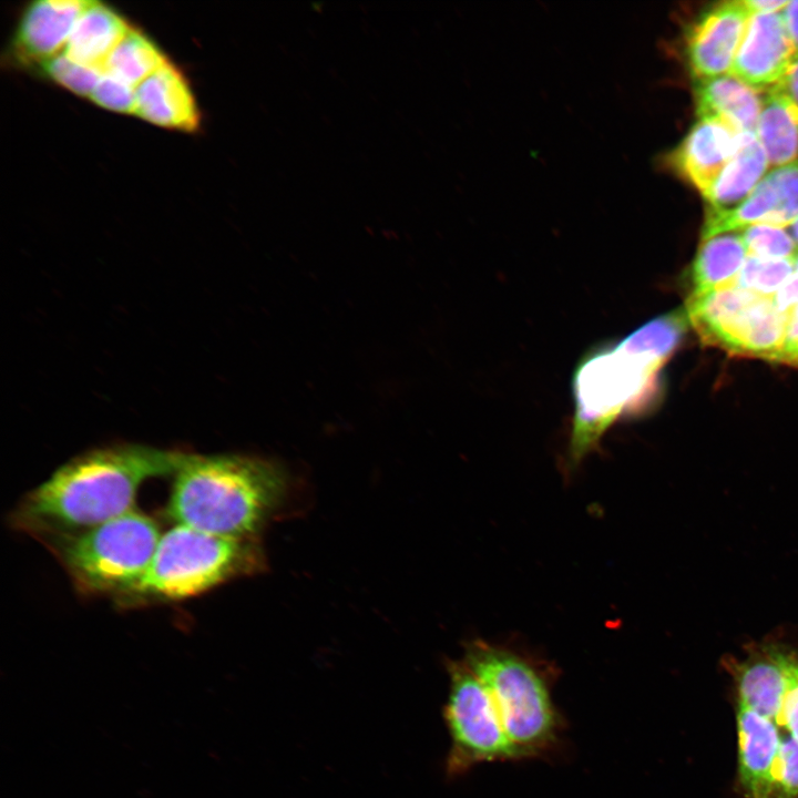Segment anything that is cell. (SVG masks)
Returning <instances> with one entry per match:
<instances>
[{
  "label": "cell",
  "instance_id": "obj_10",
  "mask_svg": "<svg viewBox=\"0 0 798 798\" xmlns=\"http://www.w3.org/2000/svg\"><path fill=\"white\" fill-rule=\"evenodd\" d=\"M751 13L744 0L706 9L688 28L685 53L695 80L728 74Z\"/></svg>",
  "mask_w": 798,
  "mask_h": 798
},
{
  "label": "cell",
  "instance_id": "obj_4",
  "mask_svg": "<svg viewBox=\"0 0 798 798\" xmlns=\"http://www.w3.org/2000/svg\"><path fill=\"white\" fill-rule=\"evenodd\" d=\"M463 662L489 692L520 759L559 751L565 723L553 699L549 665L482 640L467 644Z\"/></svg>",
  "mask_w": 798,
  "mask_h": 798
},
{
  "label": "cell",
  "instance_id": "obj_13",
  "mask_svg": "<svg viewBox=\"0 0 798 798\" xmlns=\"http://www.w3.org/2000/svg\"><path fill=\"white\" fill-rule=\"evenodd\" d=\"M744 134L710 120H698L665 157L667 166L707 197L740 145Z\"/></svg>",
  "mask_w": 798,
  "mask_h": 798
},
{
  "label": "cell",
  "instance_id": "obj_9",
  "mask_svg": "<svg viewBox=\"0 0 798 798\" xmlns=\"http://www.w3.org/2000/svg\"><path fill=\"white\" fill-rule=\"evenodd\" d=\"M798 218V161L769 171L736 207L708 209L702 239L766 224L789 227Z\"/></svg>",
  "mask_w": 798,
  "mask_h": 798
},
{
  "label": "cell",
  "instance_id": "obj_30",
  "mask_svg": "<svg viewBox=\"0 0 798 798\" xmlns=\"http://www.w3.org/2000/svg\"><path fill=\"white\" fill-rule=\"evenodd\" d=\"M777 309L788 315L798 306V273H794L773 296Z\"/></svg>",
  "mask_w": 798,
  "mask_h": 798
},
{
  "label": "cell",
  "instance_id": "obj_14",
  "mask_svg": "<svg viewBox=\"0 0 798 798\" xmlns=\"http://www.w3.org/2000/svg\"><path fill=\"white\" fill-rule=\"evenodd\" d=\"M83 0H40L22 11L11 42L12 54L23 65L39 66L59 54L88 6Z\"/></svg>",
  "mask_w": 798,
  "mask_h": 798
},
{
  "label": "cell",
  "instance_id": "obj_15",
  "mask_svg": "<svg viewBox=\"0 0 798 798\" xmlns=\"http://www.w3.org/2000/svg\"><path fill=\"white\" fill-rule=\"evenodd\" d=\"M135 114L152 124L183 132H195L201 124L190 83L170 61L136 88Z\"/></svg>",
  "mask_w": 798,
  "mask_h": 798
},
{
  "label": "cell",
  "instance_id": "obj_16",
  "mask_svg": "<svg viewBox=\"0 0 798 798\" xmlns=\"http://www.w3.org/2000/svg\"><path fill=\"white\" fill-rule=\"evenodd\" d=\"M738 779L746 798H773L781 744L778 726L738 704Z\"/></svg>",
  "mask_w": 798,
  "mask_h": 798
},
{
  "label": "cell",
  "instance_id": "obj_31",
  "mask_svg": "<svg viewBox=\"0 0 798 798\" xmlns=\"http://www.w3.org/2000/svg\"><path fill=\"white\" fill-rule=\"evenodd\" d=\"M771 88L782 92L798 105V54L780 81Z\"/></svg>",
  "mask_w": 798,
  "mask_h": 798
},
{
  "label": "cell",
  "instance_id": "obj_20",
  "mask_svg": "<svg viewBox=\"0 0 798 798\" xmlns=\"http://www.w3.org/2000/svg\"><path fill=\"white\" fill-rule=\"evenodd\" d=\"M769 166L779 167L798 157V105L782 92L770 88L764 96L756 127Z\"/></svg>",
  "mask_w": 798,
  "mask_h": 798
},
{
  "label": "cell",
  "instance_id": "obj_12",
  "mask_svg": "<svg viewBox=\"0 0 798 798\" xmlns=\"http://www.w3.org/2000/svg\"><path fill=\"white\" fill-rule=\"evenodd\" d=\"M787 646L769 638L747 646L743 658L728 657L725 662L736 686L738 704L777 726L786 688Z\"/></svg>",
  "mask_w": 798,
  "mask_h": 798
},
{
  "label": "cell",
  "instance_id": "obj_22",
  "mask_svg": "<svg viewBox=\"0 0 798 798\" xmlns=\"http://www.w3.org/2000/svg\"><path fill=\"white\" fill-rule=\"evenodd\" d=\"M167 61L149 35L131 25L106 60L104 72L137 88Z\"/></svg>",
  "mask_w": 798,
  "mask_h": 798
},
{
  "label": "cell",
  "instance_id": "obj_5",
  "mask_svg": "<svg viewBox=\"0 0 798 798\" xmlns=\"http://www.w3.org/2000/svg\"><path fill=\"white\" fill-rule=\"evenodd\" d=\"M257 539H236L175 524L162 534L143 576L117 596L122 607L186 600L260 572Z\"/></svg>",
  "mask_w": 798,
  "mask_h": 798
},
{
  "label": "cell",
  "instance_id": "obj_28",
  "mask_svg": "<svg viewBox=\"0 0 798 798\" xmlns=\"http://www.w3.org/2000/svg\"><path fill=\"white\" fill-rule=\"evenodd\" d=\"M778 726L798 741V651L790 646L786 651V688Z\"/></svg>",
  "mask_w": 798,
  "mask_h": 798
},
{
  "label": "cell",
  "instance_id": "obj_34",
  "mask_svg": "<svg viewBox=\"0 0 798 798\" xmlns=\"http://www.w3.org/2000/svg\"><path fill=\"white\" fill-rule=\"evenodd\" d=\"M789 233L798 245V218L789 226Z\"/></svg>",
  "mask_w": 798,
  "mask_h": 798
},
{
  "label": "cell",
  "instance_id": "obj_7",
  "mask_svg": "<svg viewBox=\"0 0 798 798\" xmlns=\"http://www.w3.org/2000/svg\"><path fill=\"white\" fill-rule=\"evenodd\" d=\"M686 315L702 339L729 352L773 360L787 323L773 297L735 286L692 293Z\"/></svg>",
  "mask_w": 798,
  "mask_h": 798
},
{
  "label": "cell",
  "instance_id": "obj_1",
  "mask_svg": "<svg viewBox=\"0 0 798 798\" xmlns=\"http://www.w3.org/2000/svg\"><path fill=\"white\" fill-rule=\"evenodd\" d=\"M191 453L134 442L85 451L29 491L10 524L40 540L96 526L134 509L146 480L174 475Z\"/></svg>",
  "mask_w": 798,
  "mask_h": 798
},
{
  "label": "cell",
  "instance_id": "obj_2",
  "mask_svg": "<svg viewBox=\"0 0 798 798\" xmlns=\"http://www.w3.org/2000/svg\"><path fill=\"white\" fill-rule=\"evenodd\" d=\"M687 319L685 310L659 316L577 365L567 450L572 467L600 444L616 420L640 413L654 401L659 372L681 342Z\"/></svg>",
  "mask_w": 798,
  "mask_h": 798
},
{
  "label": "cell",
  "instance_id": "obj_32",
  "mask_svg": "<svg viewBox=\"0 0 798 798\" xmlns=\"http://www.w3.org/2000/svg\"><path fill=\"white\" fill-rule=\"evenodd\" d=\"M788 2L786 0H744L751 14L779 12L784 10Z\"/></svg>",
  "mask_w": 798,
  "mask_h": 798
},
{
  "label": "cell",
  "instance_id": "obj_3",
  "mask_svg": "<svg viewBox=\"0 0 798 798\" xmlns=\"http://www.w3.org/2000/svg\"><path fill=\"white\" fill-rule=\"evenodd\" d=\"M173 477L165 510L172 521L236 539H257L289 490L280 466L247 454L191 453Z\"/></svg>",
  "mask_w": 798,
  "mask_h": 798
},
{
  "label": "cell",
  "instance_id": "obj_27",
  "mask_svg": "<svg viewBox=\"0 0 798 798\" xmlns=\"http://www.w3.org/2000/svg\"><path fill=\"white\" fill-rule=\"evenodd\" d=\"M773 798H798V741L781 739L774 776Z\"/></svg>",
  "mask_w": 798,
  "mask_h": 798
},
{
  "label": "cell",
  "instance_id": "obj_29",
  "mask_svg": "<svg viewBox=\"0 0 798 798\" xmlns=\"http://www.w3.org/2000/svg\"><path fill=\"white\" fill-rule=\"evenodd\" d=\"M773 361L798 368V306L787 315L784 339Z\"/></svg>",
  "mask_w": 798,
  "mask_h": 798
},
{
  "label": "cell",
  "instance_id": "obj_23",
  "mask_svg": "<svg viewBox=\"0 0 798 798\" xmlns=\"http://www.w3.org/2000/svg\"><path fill=\"white\" fill-rule=\"evenodd\" d=\"M794 273L792 259L748 256L732 286L760 297L771 298Z\"/></svg>",
  "mask_w": 798,
  "mask_h": 798
},
{
  "label": "cell",
  "instance_id": "obj_19",
  "mask_svg": "<svg viewBox=\"0 0 798 798\" xmlns=\"http://www.w3.org/2000/svg\"><path fill=\"white\" fill-rule=\"evenodd\" d=\"M769 166L766 152L754 133L744 134L741 142L705 198L708 209L725 211L739 205L766 175Z\"/></svg>",
  "mask_w": 798,
  "mask_h": 798
},
{
  "label": "cell",
  "instance_id": "obj_6",
  "mask_svg": "<svg viewBox=\"0 0 798 798\" xmlns=\"http://www.w3.org/2000/svg\"><path fill=\"white\" fill-rule=\"evenodd\" d=\"M161 536L157 522L134 508L96 526L41 541L78 592L116 598L143 576Z\"/></svg>",
  "mask_w": 798,
  "mask_h": 798
},
{
  "label": "cell",
  "instance_id": "obj_17",
  "mask_svg": "<svg viewBox=\"0 0 798 798\" xmlns=\"http://www.w3.org/2000/svg\"><path fill=\"white\" fill-rule=\"evenodd\" d=\"M698 120L719 122L739 134L756 133L764 96L741 80L723 74L695 80Z\"/></svg>",
  "mask_w": 798,
  "mask_h": 798
},
{
  "label": "cell",
  "instance_id": "obj_21",
  "mask_svg": "<svg viewBox=\"0 0 798 798\" xmlns=\"http://www.w3.org/2000/svg\"><path fill=\"white\" fill-rule=\"evenodd\" d=\"M747 257L740 232H726L702 239L692 267V293L732 286Z\"/></svg>",
  "mask_w": 798,
  "mask_h": 798
},
{
  "label": "cell",
  "instance_id": "obj_25",
  "mask_svg": "<svg viewBox=\"0 0 798 798\" xmlns=\"http://www.w3.org/2000/svg\"><path fill=\"white\" fill-rule=\"evenodd\" d=\"M42 72L60 86L80 95H91L104 71L78 63L60 53L40 65Z\"/></svg>",
  "mask_w": 798,
  "mask_h": 798
},
{
  "label": "cell",
  "instance_id": "obj_26",
  "mask_svg": "<svg viewBox=\"0 0 798 798\" xmlns=\"http://www.w3.org/2000/svg\"><path fill=\"white\" fill-rule=\"evenodd\" d=\"M90 99L106 110L135 114L136 88L115 75L104 72L93 89Z\"/></svg>",
  "mask_w": 798,
  "mask_h": 798
},
{
  "label": "cell",
  "instance_id": "obj_33",
  "mask_svg": "<svg viewBox=\"0 0 798 798\" xmlns=\"http://www.w3.org/2000/svg\"><path fill=\"white\" fill-rule=\"evenodd\" d=\"M781 13L791 40L798 51V0L789 1Z\"/></svg>",
  "mask_w": 798,
  "mask_h": 798
},
{
  "label": "cell",
  "instance_id": "obj_24",
  "mask_svg": "<svg viewBox=\"0 0 798 798\" xmlns=\"http://www.w3.org/2000/svg\"><path fill=\"white\" fill-rule=\"evenodd\" d=\"M740 233L748 256L792 260L798 256V245L785 227L756 224Z\"/></svg>",
  "mask_w": 798,
  "mask_h": 798
},
{
  "label": "cell",
  "instance_id": "obj_18",
  "mask_svg": "<svg viewBox=\"0 0 798 798\" xmlns=\"http://www.w3.org/2000/svg\"><path fill=\"white\" fill-rule=\"evenodd\" d=\"M130 28L113 8L89 1L72 29L63 53L78 63L104 71L106 60Z\"/></svg>",
  "mask_w": 798,
  "mask_h": 798
},
{
  "label": "cell",
  "instance_id": "obj_8",
  "mask_svg": "<svg viewBox=\"0 0 798 798\" xmlns=\"http://www.w3.org/2000/svg\"><path fill=\"white\" fill-rule=\"evenodd\" d=\"M449 694L443 717L450 734L446 774L464 775L484 763L520 760L495 708L480 679L463 661L447 663Z\"/></svg>",
  "mask_w": 798,
  "mask_h": 798
},
{
  "label": "cell",
  "instance_id": "obj_35",
  "mask_svg": "<svg viewBox=\"0 0 798 798\" xmlns=\"http://www.w3.org/2000/svg\"><path fill=\"white\" fill-rule=\"evenodd\" d=\"M795 272L798 273V256L795 259Z\"/></svg>",
  "mask_w": 798,
  "mask_h": 798
},
{
  "label": "cell",
  "instance_id": "obj_11",
  "mask_svg": "<svg viewBox=\"0 0 798 798\" xmlns=\"http://www.w3.org/2000/svg\"><path fill=\"white\" fill-rule=\"evenodd\" d=\"M797 54L781 11L753 13L728 74L757 90H768Z\"/></svg>",
  "mask_w": 798,
  "mask_h": 798
}]
</instances>
